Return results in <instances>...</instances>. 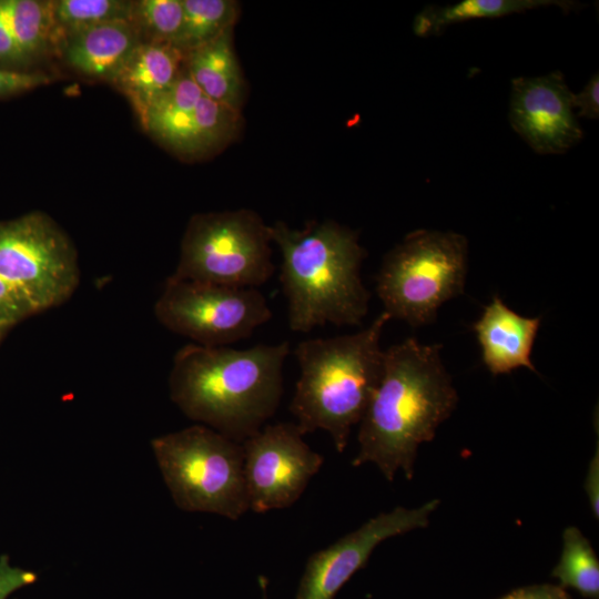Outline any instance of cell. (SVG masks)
Returning <instances> with one entry per match:
<instances>
[{"label": "cell", "mask_w": 599, "mask_h": 599, "mask_svg": "<svg viewBox=\"0 0 599 599\" xmlns=\"http://www.w3.org/2000/svg\"><path fill=\"white\" fill-rule=\"evenodd\" d=\"M440 344L407 338L384 351L379 384L359 422L357 467L377 466L388 481L414 476L420 444L454 412L458 395L440 357Z\"/></svg>", "instance_id": "obj_1"}, {"label": "cell", "mask_w": 599, "mask_h": 599, "mask_svg": "<svg viewBox=\"0 0 599 599\" xmlns=\"http://www.w3.org/2000/svg\"><path fill=\"white\" fill-rule=\"evenodd\" d=\"M288 342L235 349L190 343L174 355L172 402L190 419L243 443L275 415Z\"/></svg>", "instance_id": "obj_2"}, {"label": "cell", "mask_w": 599, "mask_h": 599, "mask_svg": "<svg viewBox=\"0 0 599 599\" xmlns=\"http://www.w3.org/2000/svg\"><path fill=\"white\" fill-rule=\"evenodd\" d=\"M270 235L281 252L278 280L291 331L362 323L370 294L361 278L366 251L355 231L329 220L308 222L302 230L278 221Z\"/></svg>", "instance_id": "obj_3"}, {"label": "cell", "mask_w": 599, "mask_h": 599, "mask_svg": "<svg viewBox=\"0 0 599 599\" xmlns=\"http://www.w3.org/2000/svg\"><path fill=\"white\" fill-rule=\"evenodd\" d=\"M389 319L383 311L357 333L296 345L300 376L290 412L303 435L325 430L337 453L345 450L352 426L362 420L379 384L384 358L379 342Z\"/></svg>", "instance_id": "obj_4"}, {"label": "cell", "mask_w": 599, "mask_h": 599, "mask_svg": "<svg viewBox=\"0 0 599 599\" xmlns=\"http://www.w3.org/2000/svg\"><path fill=\"white\" fill-rule=\"evenodd\" d=\"M151 447L180 509L231 520L248 510L242 443L195 424L153 438Z\"/></svg>", "instance_id": "obj_5"}, {"label": "cell", "mask_w": 599, "mask_h": 599, "mask_svg": "<svg viewBox=\"0 0 599 599\" xmlns=\"http://www.w3.org/2000/svg\"><path fill=\"white\" fill-rule=\"evenodd\" d=\"M467 260L468 242L461 234H407L384 256L376 276L384 312L413 327L432 323L445 302L464 292Z\"/></svg>", "instance_id": "obj_6"}, {"label": "cell", "mask_w": 599, "mask_h": 599, "mask_svg": "<svg viewBox=\"0 0 599 599\" xmlns=\"http://www.w3.org/2000/svg\"><path fill=\"white\" fill-rule=\"evenodd\" d=\"M270 226L247 209L191 217L171 276L230 287L257 288L274 274Z\"/></svg>", "instance_id": "obj_7"}, {"label": "cell", "mask_w": 599, "mask_h": 599, "mask_svg": "<svg viewBox=\"0 0 599 599\" xmlns=\"http://www.w3.org/2000/svg\"><path fill=\"white\" fill-rule=\"evenodd\" d=\"M0 276L31 315L60 306L80 283L77 248L45 213L0 222Z\"/></svg>", "instance_id": "obj_8"}, {"label": "cell", "mask_w": 599, "mask_h": 599, "mask_svg": "<svg viewBox=\"0 0 599 599\" xmlns=\"http://www.w3.org/2000/svg\"><path fill=\"white\" fill-rule=\"evenodd\" d=\"M165 328L205 347H224L248 338L272 318L258 288L230 287L169 276L154 304Z\"/></svg>", "instance_id": "obj_9"}, {"label": "cell", "mask_w": 599, "mask_h": 599, "mask_svg": "<svg viewBox=\"0 0 599 599\" xmlns=\"http://www.w3.org/2000/svg\"><path fill=\"white\" fill-rule=\"evenodd\" d=\"M295 423L266 424L242 443L248 509L264 514L295 504L324 457L303 439Z\"/></svg>", "instance_id": "obj_10"}, {"label": "cell", "mask_w": 599, "mask_h": 599, "mask_svg": "<svg viewBox=\"0 0 599 599\" xmlns=\"http://www.w3.org/2000/svg\"><path fill=\"white\" fill-rule=\"evenodd\" d=\"M438 506L439 500L432 499L418 508L395 507L315 551L307 559L295 599H334L353 575L364 568L380 542L427 527Z\"/></svg>", "instance_id": "obj_11"}, {"label": "cell", "mask_w": 599, "mask_h": 599, "mask_svg": "<svg viewBox=\"0 0 599 599\" xmlns=\"http://www.w3.org/2000/svg\"><path fill=\"white\" fill-rule=\"evenodd\" d=\"M572 95L559 70L512 79L508 114L512 130L539 154L566 153L583 138Z\"/></svg>", "instance_id": "obj_12"}, {"label": "cell", "mask_w": 599, "mask_h": 599, "mask_svg": "<svg viewBox=\"0 0 599 599\" xmlns=\"http://www.w3.org/2000/svg\"><path fill=\"white\" fill-rule=\"evenodd\" d=\"M540 322V316L525 317L495 295L473 324L486 368L495 376L519 367L537 372L530 355Z\"/></svg>", "instance_id": "obj_13"}, {"label": "cell", "mask_w": 599, "mask_h": 599, "mask_svg": "<svg viewBox=\"0 0 599 599\" xmlns=\"http://www.w3.org/2000/svg\"><path fill=\"white\" fill-rule=\"evenodd\" d=\"M141 42L133 22L120 20L73 33L59 48L67 63L80 74L111 82Z\"/></svg>", "instance_id": "obj_14"}, {"label": "cell", "mask_w": 599, "mask_h": 599, "mask_svg": "<svg viewBox=\"0 0 599 599\" xmlns=\"http://www.w3.org/2000/svg\"><path fill=\"white\" fill-rule=\"evenodd\" d=\"M184 69V52L169 43L141 42L111 83L131 102L143 120L150 105Z\"/></svg>", "instance_id": "obj_15"}, {"label": "cell", "mask_w": 599, "mask_h": 599, "mask_svg": "<svg viewBox=\"0 0 599 599\" xmlns=\"http://www.w3.org/2000/svg\"><path fill=\"white\" fill-rule=\"evenodd\" d=\"M240 125V111L203 95L172 122L161 142L180 155L202 156L227 144Z\"/></svg>", "instance_id": "obj_16"}, {"label": "cell", "mask_w": 599, "mask_h": 599, "mask_svg": "<svg viewBox=\"0 0 599 599\" xmlns=\"http://www.w3.org/2000/svg\"><path fill=\"white\" fill-rule=\"evenodd\" d=\"M232 31L184 53V65L202 93L241 111L245 82L238 65Z\"/></svg>", "instance_id": "obj_17"}, {"label": "cell", "mask_w": 599, "mask_h": 599, "mask_svg": "<svg viewBox=\"0 0 599 599\" xmlns=\"http://www.w3.org/2000/svg\"><path fill=\"white\" fill-rule=\"evenodd\" d=\"M551 6L569 12L580 4L569 0H463L450 6L425 7L416 14L413 30L418 37L437 35L454 23L499 18Z\"/></svg>", "instance_id": "obj_18"}, {"label": "cell", "mask_w": 599, "mask_h": 599, "mask_svg": "<svg viewBox=\"0 0 599 599\" xmlns=\"http://www.w3.org/2000/svg\"><path fill=\"white\" fill-rule=\"evenodd\" d=\"M0 10L31 65L57 47L51 1L0 0Z\"/></svg>", "instance_id": "obj_19"}, {"label": "cell", "mask_w": 599, "mask_h": 599, "mask_svg": "<svg viewBox=\"0 0 599 599\" xmlns=\"http://www.w3.org/2000/svg\"><path fill=\"white\" fill-rule=\"evenodd\" d=\"M562 551L551 576L562 588H571L582 597L599 598V560L579 528L570 526L562 534Z\"/></svg>", "instance_id": "obj_20"}, {"label": "cell", "mask_w": 599, "mask_h": 599, "mask_svg": "<svg viewBox=\"0 0 599 599\" xmlns=\"http://www.w3.org/2000/svg\"><path fill=\"white\" fill-rule=\"evenodd\" d=\"M133 1L54 0L51 13L57 47L69 35L110 21L132 19Z\"/></svg>", "instance_id": "obj_21"}, {"label": "cell", "mask_w": 599, "mask_h": 599, "mask_svg": "<svg viewBox=\"0 0 599 599\" xmlns=\"http://www.w3.org/2000/svg\"><path fill=\"white\" fill-rule=\"evenodd\" d=\"M184 19L176 47L187 52L219 38L233 26L238 3L232 0H182Z\"/></svg>", "instance_id": "obj_22"}, {"label": "cell", "mask_w": 599, "mask_h": 599, "mask_svg": "<svg viewBox=\"0 0 599 599\" xmlns=\"http://www.w3.org/2000/svg\"><path fill=\"white\" fill-rule=\"evenodd\" d=\"M184 19L182 0L133 1L131 21L142 42L169 43L176 47Z\"/></svg>", "instance_id": "obj_23"}, {"label": "cell", "mask_w": 599, "mask_h": 599, "mask_svg": "<svg viewBox=\"0 0 599 599\" xmlns=\"http://www.w3.org/2000/svg\"><path fill=\"white\" fill-rule=\"evenodd\" d=\"M31 68L0 10V69L31 72Z\"/></svg>", "instance_id": "obj_24"}, {"label": "cell", "mask_w": 599, "mask_h": 599, "mask_svg": "<svg viewBox=\"0 0 599 599\" xmlns=\"http://www.w3.org/2000/svg\"><path fill=\"white\" fill-rule=\"evenodd\" d=\"M50 82L48 74L0 69V99L24 93Z\"/></svg>", "instance_id": "obj_25"}, {"label": "cell", "mask_w": 599, "mask_h": 599, "mask_svg": "<svg viewBox=\"0 0 599 599\" xmlns=\"http://www.w3.org/2000/svg\"><path fill=\"white\" fill-rule=\"evenodd\" d=\"M30 315L18 293L0 276V334Z\"/></svg>", "instance_id": "obj_26"}, {"label": "cell", "mask_w": 599, "mask_h": 599, "mask_svg": "<svg viewBox=\"0 0 599 599\" xmlns=\"http://www.w3.org/2000/svg\"><path fill=\"white\" fill-rule=\"evenodd\" d=\"M572 106L578 119L598 120L599 118V77L591 75L579 93L572 95Z\"/></svg>", "instance_id": "obj_27"}, {"label": "cell", "mask_w": 599, "mask_h": 599, "mask_svg": "<svg viewBox=\"0 0 599 599\" xmlns=\"http://www.w3.org/2000/svg\"><path fill=\"white\" fill-rule=\"evenodd\" d=\"M498 599H572V597L559 585L540 583L515 589Z\"/></svg>", "instance_id": "obj_28"}, {"label": "cell", "mask_w": 599, "mask_h": 599, "mask_svg": "<svg viewBox=\"0 0 599 599\" xmlns=\"http://www.w3.org/2000/svg\"><path fill=\"white\" fill-rule=\"evenodd\" d=\"M585 491L593 516L599 517V447L597 441L596 453L591 458L585 479Z\"/></svg>", "instance_id": "obj_29"}, {"label": "cell", "mask_w": 599, "mask_h": 599, "mask_svg": "<svg viewBox=\"0 0 599 599\" xmlns=\"http://www.w3.org/2000/svg\"><path fill=\"white\" fill-rule=\"evenodd\" d=\"M258 583H260L262 599H267V579H266V577L260 576Z\"/></svg>", "instance_id": "obj_30"}]
</instances>
